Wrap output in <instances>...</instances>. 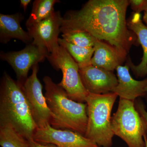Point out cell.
Returning a JSON list of instances; mask_svg holds the SVG:
<instances>
[{
  "mask_svg": "<svg viewBox=\"0 0 147 147\" xmlns=\"http://www.w3.org/2000/svg\"><path fill=\"white\" fill-rule=\"evenodd\" d=\"M145 91H146V92L147 93V86L146 88V89H145Z\"/></svg>",
  "mask_w": 147,
  "mask_h": 147,
  "instance_id": "obj_26",
  "label": "cell"
},
{
  "mask_svg": "<svg viewBox=\"0 0 147 147\" xmlns=\"http://www.w3.org/2000/svg\"><path fill=\"white\" fill-rule=\"evenodd\" d=\"M63 17L59 11H54L49 17L28 29L34 44L45 47L50 54L59 45V35Z\"/></svg>",
  "mask_w": 147,
  "mask_h": 147,
  "instance_id": "obj_10",
  "label": "cell"
},
{
  "mask_svg": "<svg viewBox=\"0 0 147 147\" xmlns=\"http://www.w3.org/2000/svg\"><path fill=\"white\" fill-rule=\"evenodd\" d=\"M33 139L42 144H53L57 147H100L81 134L67 129L54 128L50 124L37 127Z\"/></svg>",
  "mask_w": 147,
  "mask_h": 147,
  "instance_id": "obj_9",
  "label": "cell"
},
{
  "mask_svg": "<svg viewBox=\"0 0 147 147\" xmlns=\"http://www.w3.org/2000/svg\"><path fill=\"white\" fill-rule=\"evenodd\" d=\"M31 2V0H21L20 1L21 6L24 9V12H26L28 5Z\"/></svg>",
  "mask_w": 147,
  "mask_h": 147,
  "instance_id": "obj_23",
  "label": "cell"
},
{
  "mask_svg": "<svg viewBox=\"0 0 147 147\" xmlns=\"http://www.w3.org/2000/svg\"><path fill=\"white\" fill-rule=\"evenodd\" d=\"M58 42L70 54L79 67L91 65L92 57L94 52V47H79L67 42L62 38H59Z\"/></svg>",
  "mask_w": 147,
  "mask_h": 147,
  "instance_id": "obj_17",
  "label": "cell"
},
{
  "mask_svg": "<svg viewBox=\"0 0 147 147\" xmlns=\"http://www.w3.org/2000/svg\"><path fill=\"white\" fill-rule=\"evenodd\" d=\"M24 19L22 13L0 14V41L7 44L12 39H17L29 44L33 40L28 32L24 31L20 23Z\"/></svg>",
  "mask_w": 147,
  "mask_h": 147,
  "instance_id": "obj_13",
  "label": "cell"
},
{
  "mask_svg": "<svg viewBox=\"0 0 147 147\" xmlns=\"http://www.w3.org/2000/svg\"><path fill=\"white\" fill-rule=\"evenodd\" d=\"M129 3L134 13L147 11V0H130Z\"/></svg>",
  "mask_w": 147,
  "mask_h": 147,
  "instance_id": "obj_20",
  "label": "cell"
},
{
  "mask_svg": "<svg viewBox=\"0 0 147 147\" xmlns=\"http://www.w3.org/2000/svg\"><path fill=\"white\" fill-rule=\"evenodd\" d=\"M129 5L127 0H90L80 10L67 12L61 32H86L96 39L115 47L126 57L132 45L139 44L137 36L127 27Z\"/></svg>",
  "mask_w": 147,
  "mask_h": 147,
  "instance_id": "obj_1",
  "label": "cell"
},
{
  "mask_svg": "<svg viewBox=\"0 0 147 147\" xmlns=\"http://www.w3.org/2000/svg\"><path fill=\"white\" fill-rule=\"evenodd\" d=\"M62 33V38L67 42L83 47H94L96 39L89 33L79 30H66Z\"/></svg>",
  "mask_w": 147,
  "mask_h": 147,
  "instance_id": "obj_19",
  "label": "cell"
},
{
  "mask_svg": "<svg viewBox=\"0 0 147 147\" xmlns=\"http://www.w3.org/2000/svg\"><path fill=\"white\" fill-rule=\"evenodd\" d=\"M46 59L56 70L61 71L62 79L58 85L65 91L69 98L76 102H86L88 92L82 83L79 65L68 52L59 45Z\"/></svg>",
  "mask_w": 147,
  "mask_h": 147,
  "instance_id": "obj_6",
  "label": "cell"
},
{
  "mask_svg": "<svg viewBox=\"0 0 147 147\" xmlns=\"http://www.w3.org/2000/svg\"><path fill=\"white\" fill-rule=\"evenodd\" d=\"M94 48L92 65L108 71H114L126 58L115 47L104 41L96 39Z\"/></svg>",
  "mask_w": 147,
  "mask_h": 147,
  "instance_id": "obj_14",
  "label": "cell"
},
{
  "mask_svg": "<svg viewBox=\"0 0 147 147\" xmlns=\"http://www.w3.org/2000/svg\"><path fill=\"white\" fill-rule=\"evenodd\" d=\"M143 21L146 24V26H147V11H144V16H143Z\"/></svg>",
  "mask_w": 147,
  "mask_h": 147,
  "instance_id": "obj_24",
  "label": "cell"
},
{
  "mask_svg": "<svg viewBox=\"0 0 147 147\" xmlns=\"http://www.w3.org/2000/svg\"><path fill=\"white\" fill-rule=\"evenodd\" d=\"M49 54L46 48L32 42L20 51L1 52L0 57L12 67L17 76V81L23 85L28 77L30 69L34 65L45 60Z\"/></svg>",
  "mask_w": 147,
  "mask_h": 147,
  "instance_id": "obj_8",
  "label": "cell"
},
{
  "mask_svg": "<svg viewBox=\"0 0 147 147\" xmlns=\"http://www.w3.org/2000/svg\"><path fill=\"white\" fill-rule=\"evenodd\" d=\"M0 125L11 127L28 141L33 139L37 127L23 85L5 71L0 86Z\"/></svg>",
  "mask_w": 147,
  "mask_h": 147,
  "instance_id": "obj_2",
  "label": "cell"
},
{
  "mask_svg": "<svg viewBox=\"0 0 147 147\" xmlns=\"http://www.w3.org/2000/svg\"><path fill=\"white\" fill-rule=\"evenodd\" d=\"M111 129L114 135L122 139L128 147H145L146 127L134 101L120 98L117 110L111 119Z\"/></svg>",
  "mask_w": 147,
  "mask_h": 147,
  "instance_id": "obj_5",
  "label": "cell"
},
{
  "mask_svg": "<svg viewBox=\"0 0 147 147\" xmlns=\"http://www.w3.org/2000/svg\"><path fill=\"white\" fill-rule=\"evenodd\" d=\"M82 83L87 91L94 94H105L112 92L118 83L113 71L90 65L79 67Z\"/></svg>",
  "mask_w": 147,
  "mask_h": 147,
  "instance_id": "obj_11",
  "label": "cell"
},
{
  "mask_svg": "<svg viewBox=\"0 0 147 147\" xmlns=\"http://www.w3.org/2000/svg\"><path fill=\"white\" fill-rule=\"evenodd\" d=\"M136 109L144 122L145 125L146 127L147 133V111L145 110L144 106L142 103H138Z\"/></svg>",
  "mask_w": 147,
  "mask_h": 147,
  "instance_id": "obj_21",
  "label": "cell"
},
{
  "mask_svg": "<svg viewBox=\"0 0 147 147\" xmlns=\"http://www.w3.org/2000/svg\"><path fill=\"white\" fill-rule=\"evenodd\" d=\"M117 95L88 93L86 98L88 123L85 136L99 147H111L114 134L111 129V113Z\"/></svg>",
  "mask_w": 147,
  "mask_h": 147,
  "instance_id": "obj_4",
  "label": "cell"
},
{
  "mask_svg": "<svg viewBox=\"0 0 147 147\" xmlns=\"http://www.w3.org/2000/svg\"><path fill=\"white\" fill-rule=\"evenodd\" d=\"M30 147H57L53 144H42L37 142L34 139L29 141Z\"/></svg>",
  "mask_w": 147,
  "mask_h": 147,
  "instance_id": "obj_22",
  "label": "cell"
},
{
  "mask_svg": "<svg viewBox=\"0 0 147 147\" xmlns=\"http://www.w3.org/2000/svg\"><path fill=\"white\" fill-rule=\"evenodd\" d=\"M45 97L51 113L50 125L54 128L67 129L85 136L88 123L86 103L76 102L51 77L43 78Z\"/></svg>",
  "mask_w": 147,
  "mask_h": 147,
  "instance_id": "obj_3",
  "label": "cell"
},
{
  "mask_svg": "<svg viewBox=\"0 0 147 147\" xmlns=\"http://www.w3.org/2000/svg\"><path fill=\"white\" fill-rule=\"evenodd\" d=\"M128 65H119L116 68L118 83L112 92L120 98L134 101L137 98L146 94L145 89L147 86V78L137 81L132 78L129 72Z\"/></svg>",
  "mask_w": 147,
  "mask_h": 147,
  "instance_id": "obj_12",
  "label": "cell"
},
{
  "mask_svg": "<svg viewBox=\"0 0 147 147\" xmlns=\"http://www.w3.org/2000/svg\"><path fill=\"white\" fill-rule=\"evenodd\" d=\"M127 26L137 36L143 50L142 61L139 65H134L131 60L128 61L127 64L136 76L143 77L147 74V26L143 23L140 13L134 12L127 21Z\"/></svg>",
  "mask_w": 147,
  "mask_h": 147,
  "instance_id": "obj_15",
  "label": "cell"
},
{
  "mask_svg": "<svg viewBox=\"0 0 147 147\" xmlns=\"http://www.w3.org/2000/svg\"></svg>",
  "mask_w": 147,
  "mask_h": 147,
  "instance_id": "obj_27",
  "label": "cell"
},
{
  "mask_svg": "<svg viewBox=\"0 0 147 147\" xmlns=\"http://www.w3.org/2000/svg\"><path fill=\"white\" fill-rule=\"evenodd\" d=\"M144 140L145 142V147H147V134H146L144 136Z\"/></svg>",
  "mask_w": 147,
  "mask_h": 147,
  "instance_id": "obj_25",
  "label": "cell"
},
{
  "mask_svg": "<svg viewBox=\"0 0 147 147\" xmlns=\"http://www.w3.org/2000/svg\"><path fill=\"white\" fill-rule=\"evenodd\" d=\"M58 0H36L29 18L26 22L27 28L47 18L53 13L54 6L59 3Z\"/></svg>",
  "mask_w": 147,
  "mask_h": 147,
  "instance_id": "obj_16",
  "label": "cell"
},
{
  "mask_svg": "<svg viewBox=\"0 0 147 147\" xmlns=\"http://www.w3.org/2000/svg\"><path fill=\"white\" fill-rule=\"evenodd\" d=\"M38 64L33 66L32 74L23 84V88L35 122L37 127H42L50 124L51 113L38 78Z\"/></svg>",
  "mask_w": 147,
  "mask_h": 147,
  "instance_id": "obj_7",
  "label": "cell"
},
{
  "mask_svg": "<svg viewBox=\"0 0 147 147\" xmlns=\"http://www.w3.org/2000/svg\"><path fill=\"white\" fill-rule=\"evenodd\" d=\"M0 145L1 147H30L28 140L7 125H0Z\"/></svg>",
  "mask_w": 147,
  "mask_h": 147,
  "instance_id": "obj_18",
  "label": "cell"
}]
</instances>
